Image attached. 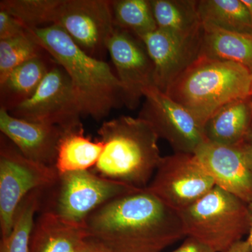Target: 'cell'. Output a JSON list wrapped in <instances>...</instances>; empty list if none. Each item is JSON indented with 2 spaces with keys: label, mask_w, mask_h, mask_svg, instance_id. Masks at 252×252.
<instances>
[{
  "label": "cell",
  "mask_w": 252,
  "mask_h": 252,
  "mask_svg": "<svg viewBox=\"0 0 252 252\" xmlns=\"http://www.w3.org/2000/svg\"><path fill=\"white\" fill-rule=\"evenodd\" d=\"M84 225L110 252H160L186 237L178 212L146 188L104 204Z\"/></svg>",
  "instance_id": "6da1fadb"
},
{
  "label": "cell",
  "mask_w": 252,
  "mask_h": 252,
  "mask_svg": "<svg viewBox=\"0 0 252 252\" xmlns=\"http://www.w3.org/2000/svg\"><path fill=\"white\" fill-rule=\"evenodd\" d=\"M28 32L67 72L83 117L99 122L125 105L122 84L108 63L86 54L56 25Z\"/></svg>",
  "instance_id": "7a4b0ae2"
},
{
  "label": "cell",
  "mask_w": 252,
  "mask_h": 252,
  "mask_svg": "<svg viewBox=\"0 0 252 252\" xmlns=\"http://www.w3.org/2000/svg\"><path fill=\"white\" fill-rule=\"evenodd\" d=\"M97 134L104 149L91 170L108 180L146 188L162 158L152 126L140 117L122 116L102 123Z\"/></svg>",
  "instance_id": "3957f363"
},
{
  "label": "cell",
  "mask_w": 252,
  "mask_h": 252,
  "mask_svg": "<svg viewBox=\"0 0 252 252\" xmlns=\"http://www.w3.org/2000/svg\"><path fill=\"white\" fill-rule=\"evenodd\" d=\"M252 85V74L243 66L199 56L166 94L191 113L204 127L222 106L250 97Z\"/></svg>",
  "instance_id": "277c9868"
},
{
  "label": "cell",
  "mask_w": 252,
  "mask_h": 252,
  "mask_svg": "<svg viewBox=\"0 0 252 252\" xmlns=\"http://www.w3.org/2000/svg\"><path fill=\"white\" fill-rule=\"evenodd\" d=\"M186 237L226 252L250 230L248 204L215 186L198 201L178 212Z\"/></svg>",
  "instance_id": "5b68a950"
},
{
  "label": "cell",
  "mask_w": 252,
  "mask_h": 252,
  "mask_svg": "<svg viewBox=\"0 0 252 252\" xmlns=\"http://www.w3.org/2000/svg\"><path fill=\"white\" fill-rule=\"evenodd\" d=\"M56 167L30 160L4 135L0 141V229L11 233L18 207L33 190H47L59 179Z\"/></svg>",
  "instance_id": "8992f818"
},
{
  "label": "cell",
  "mask_w": 252,
  "mask_h": 252,
  "mask_svg": "<svg viewBox=\"0 0 252 252\" xmlns=\"http://www.w3.org/2000/svg\"><path fill=\"white\" fill-rule=\"evenodd\" d=\"M49 208L63 220L84 225L93 212L113 199L138 190V188L101 177L92 170L59 174L52 187Z\"/></svg>",
  "instance_id": "52a82bcc"
},
{
  "label": "cell",
  "mask_w": 252,
  "mask_h": 252,
  "mask_svg": "<svg viewBox=\"0 0 252 252\" xmlns=\"http://www.w3.org/2000/svg\"><path fill=\"white\" fill-rule=\"evenodd\" d=\"M9 112L19 119L59 126L63 130L83 127L82 112L72 81L57 63L32 96Z\"/></svg>",
  "instance_id": "ba28073f"
},
{
  "label": "cell",
  "mask_w": 252,
  "mask_h": 252,
  "mask_svg": "<svg viewBox=\"0 0 252 252\" xmlns=\"http://www.w3.org/2000/svg\"><path fill=\"white\" fill-rule=\"evenodd\" d=\"M215 186L195 154L175 152L162 158L146 189L180 212L198 201Z\"/></svg>",
  "instance_id": "9c48e42d"
},
{
  "label": "cell",
  "mask_w": 252,
  "mask_h": 252,
  "mask_svg": "<svg viewBox=\"0 0 252 252\" xmlns=\"http://www.w3.org/2000/svg\"><path fill=\"white\" fill-rule=\"evenodd\" d=\"M144 97L138 117L148 122L159 138L166 140L175 152L195 154L206 141L198 119L155 86L144 91Z\"/></svg>",
  "instance_id": "30bf717a"
},
{
  "label": "cell",
  "mask_w": 252,
  "mask_h": 252,
  "mask_svg": "<svg viewBox=\"0 0 252 252\" xmlns=\"http://www.w3.org/2000/svg\"><path fill=\"white\" fill-rule=\"evenodd\" d=\"M54 25L59 26L84 52L104 61L114 30L109 0H62Z\"/></svg>",
  "instance_id": "8fae6325"
},
{
  "label": "cell",
  "mask_w": 252,
  "mask_h": 252,
  "mask_svg": "<svg viewBox=\"0 0 252 252\" xmlns=\"http://www.w3.org/2000/svg\"><path fill=\"white\" fill-rule=\"evenodd\" d=\"M107 49L122 85L124 104L135 109L144 91L154 86V65L147 47L139 36L115 27Z\"/></svg>",
  "instance_id": "7c38bea8"
},
{
  "label": "cell",
  "mask_w": 252,
  "mask_h": 252,
  "mask_svg": "<svg viewBox=\"0 0 252 252\" xmlns=\"http://www.w3.org/2000/svg\"><path fill=\"white\" fill-rule=\"evenodd\" d=\"M215 185L248 205L252 203V171L241 146L205 141L195 152Z\"/></svg>",
  "instance_id": "4fadbf2b"
},
{
  "label": "cell",
  "mask_w": 252,
  "mask_h": 252,
  "mask_svg": "<svg viewBox=\"0 0 252 252\" xmlns=\"http://www.w3.org/2000/svg\"><path fill=\"white\" fill-rule=\"evenodd\" d=\"M140 38L153 61L154 86L165 94L200 56L202 35L192 40H181L157 29Z\"/></svg>",
  "instance_id": "5bb4252c"
},
{
  "label": "cell",
  "mask_w": 252,
  "mask_h": 252,
  "mask_svg": "<svg viewBox=\"0 0 252 252\" xmlns=\"http://www.w3.org/2000/svg\"><path fill=\"white\" fill-rule=\"evenodd\" d=\"M0 130L30 160L55 167L60 141L65 130L19 119L0 109Z\"/></svg>",
  "instance_id": "9a60e30c"
},
{
  "label": "cell",
  "mask_w": 252,
  "mask_h": 252,
  "mask_svg": "<svg viewBox=\"0 0 252 252\" xmlns=\"http://www.w3.org/2000/svg\"><path fill=\"white\" fill-rule=\"evenodd\" d=\"M90 243L84 225L43 211L34 220L30 252H85Z\"/></svg>",
  "instance_id": "2e32d148"
},
{
  "label": "cell",
  "mask_w": 252,
  "mask_h": 252,
  "mask_svg": "<svg viewBox=\"0 0 252 252\" xmlns=\"http://www.w3.org/2000/svg\"><path fill=\"white\" fill-rule=\"evenodd\" d=\"M252 122V97L235 99L222 106L204 126L205 138L225 146L245 144Z\"/></svg>",
  "instance_id": "e0dca14e"
},
{
  "label": "cell",
  "mask_w": 252,
  "mask_h": 252,
  "mask_svg": "<svg viewBox=\"0 0 252 252\" xmlns=\"http://www.w3.org/2000/svg\"><path fill=\"white\" fill-rule=\"evenodd\" d=\"M56 63L46 52L15 68L0 83L1 109L10 112L32 97Z\"/></svg>",
  "instance_id": "ac0fdd59"
},
{
  "label": "cell",
  "mask_w": 252,
  "mask_h": 252,
  "mask_svg": "<svg viewBox=\"0 0 252 252\" xmlns=\"http://www.w3.org/2000/svg\"><path fill=\"white\" fill-rule=\"evenodd\" d=\"M158 29L181 40H192L203 33V23L194 0H150Z\"/></svg>",
  "instance_id": "d6986e66"
},
{
  "label": "cell",
  "mask_w": 252,
  "mask_h": 252,
  "mask_svg": "<svg viewBox=\"0 0 252 252\" xmlns=\"http://www.w3.org/2000/svg\"><path fill=\"white\" fill-rule=\"evenodd\" d=\"M200 56L236 63L252 74V34L203 25Z\"/></svg>",
  "instance_id": "ffe728a7"
},
{
  "label": "cell",
  "mask_w": 252,
  "mask_h": 252,
  "mask_svg": "<svg viewBox=\"0 0 252 252\" xmlns=\"http://www.w3.org/2000/svg\"><path fill=\"white\" fill-rule=\"evenodd\" d=\"M99 140L84 135L83 127L64 130L58 149L56 170L59 174L92 170L103 151Z\"/></svg>",
  "instance_id": "44dd1931"
},
{
  "label": "cell",
  "mask_w": 252,
  "mask_h": 252,
  "mask_svg": "<svg viewBox=\"0 0 252 252\" xmlns=\"http://www.w3.org/2000/svg\"><path fill=\"white\" fill-rule=\"evenodd\" d=\"M198 11L203 25L252 34L251 17L242 0H200Z\"/></svg>",
  "instance_id": "7402d4cb"
},
{
  "label": "cell",
  "mask_w": 252,
  "mask_h": 252,
  "mask_svg": "<svg viewBox=\"0 0 252 252\" xmlns=\"http://www.w3.org/2000/svg\"><path fill=\"white\" fill-rule=\"evenodd\" d=\"M44 190H33L23 200L16 212L11 233L1 239L0 252H30L34 217L36 212L40 210Z\"/></svg>",
  "instance_id": "603a6c76"
},
{
  "label": "cell",
  "mask_w": 252,
  "mask_h": 252,
  "mask_svg": "<svg viewBox=\"0 0 252 252\" xmlns=\"http://www.w3.org/2000/svg\"><path fill=\"white\" fill-rule=\"evenodd\" d=\"M114 27L142 36L158 29L150 0H113Z\"/></svg>",
  "instance_id": "cb8c5ba5"
},
{
  "label": "cell",
  "mask_w": 252,
  "mask_h": 252,
  "mask_svg": "<svg viewBox=\"0 0 252 252\" xmlns=\"http://www.w3.org/2000/svg\"><path fill=\"white\" fill-rule=\"evenodd\" d=\"M62 0H1L4 10L28 31L54 25Z\"/></svg>",
  "instance_id": "d4e9b609"
},
{
  "label": "cell",
  "mask_w": 252,
  "mask_h": 252,
  "mask_svg": "<svg viewBox=\"0 0 252 252\" xmlns=\"http://www.w3.org/2000/svg\"><path fill=\"white\" fill-rule=\"evenodd\" d=\"M46 53L28 31L24 35L0 40V83L15 68Z\"/></svg>",
  "instance_id": "484cf974"
},
{
  "label": "cell",
  "mask_w": 252,
  "mask_h": 252,
  "mask_svg": "<svg viewBox=\"0 0 252 252\" xmlns=\"http://www.w3.org/2000/svg\"><path fill=\"white\" fill-rule=\"evenodd\" d=\"M27 33V30L16 18L0 9V40L17 37Z\"/></svg>",
  "instance_id": "4316f807"
},
{
  "label": "cell",
  "mask_w": 252,
  "mask_h": 252,
  "mask_svg": "<svg viewBox=\"0 0 252 252\" xmlns=\"http://www.w3.org/2000/svg\"><path fill=\"white\" fill-rule=\"evenodd\" d=\"M172 252H216L203 242L192 238L187 237L183 243Z\"/></svg>",
  "instance_id": "83f0119b"
},
{
  "label": "cell",
  "mask_w": 252,
  "mask_h": 252,
  "mask_svg": "<svg viewBox=\"0 0 252 252\" xmlns=\"http://www.w3.org/2000/svg\"><path fill=\"white\" fill-rule=\"evenodd\" d=\"M226 252H251L248 239L242 240L233 245Z\"/></svg>",
  "instance_id": "f1b7e54d"
},
{
  "label": "cell",
  "mask_w": 252,
  "mask_h": 252,
  "mask_svg": "<svg viewBox=\"0 0 252 252\" xmlns=\"http://www.w3.org/2000/svg\"><path fill=\"white\" fill-rule=\"evenodd\" d=\"M91 240V239H90ZM85 252H110L99 243L91 240L90 245Z\"/></svg>",
  "instance_id": "f546056e"
},
{
  "label": "cell",
  "mask_w": 252,
  "mask_h": 252,
  "mask_svg": "<svg viewBox=\"0 0 252 252\" xmlns=\"http://www.w3.org/2000/svg\"><path fill=\"white\" fill-rule=\"evenodd\" d=\"M242 147H243L245 157H246L249 165H250V168H251L252 171V145L243 144Z\"/></svg>",
  "instance_id": "4dcf8cb0"
},
{
  "label": "cell",
  "mask_w": 252,
  "mask_h": 252,
  "mask_svg": "<svg viewBox=\"0 0 252 252\" xmlns=\"http://www.w3.org/2000/svg\"><path fill=\"white\" fill-rule=\"evenodd\" d=\"M249 207H250V230H249V237L248 240L249 243H250V248H251V252H252V203L249 205Z\"/></svg>",
  "instance_id": "1f68e13d"
},
{
  "label": "cell",
  "mask_w": 252,
  "mask_h": 252,
  "mask_svg": "<svg viewBox=\"0 0 252 252\" xmlns=\"http://www.w3.org/2000/svg\"><path fill=\"white\" fill-rule=\"evenodd\" d=\"M242 1H243L245 6H246V7L248 8L252 22V0H242Z\"/></svg>",
  "instance_id": "d6a6232c"
},
{
  "label": "cell",
  "mask_w": 252,
  "mask_h": 252,
  "mask_svg": "<svg viewBox=\"0 0 252 252\" xmlns=\"http://www.w3.org/2000/svg\"><path fill=\"white\" fill-rule=\"evenodd\" d=\"M245 144H249V145H252V122L251 126H250V130H249L248 137H247Z\"/></svg>",
  "instance_id": "836d02e7"
},
{
  "label": "cell",
  "mask_w": 252,
  "mask_h": 252,
  "mask_svg": "<svg viewBox=\"0 0 252 252\" xmlns=\"http://www.w3.org/2000/svg\"><path fill=\"white\" fill-rule=\"evenodd\" d=\"M251 96H252V85Z\"/></svg>",
  "instance_id": "e575fe53"
}]
</instances>
